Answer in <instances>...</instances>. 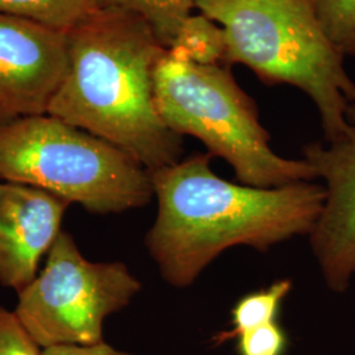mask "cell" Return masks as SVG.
Instances as JSON below:
<instances>
[{"mask_svg": "<svg viewBox=\"0 0 355 355\" xmlns=\"http://www.w3.org/2000/svg\"><path fill=\"white\" fill-rule=\"evenodd\" d=\"M349 128L333 142L304 146V159L325 180L327 198L311 237L322 277L331 291L343 292L355 275V105Z\"/></svg>", "mask_w": 355, "mask_h": 355, "instance_id": "ba28073f", "label": "cell"}, {"mask_svg": "<svg viewBox=\"0 0 355 355\" xmlns=\"http://www.w3.org/2000/svg\"><path fill=\"white\" fill-rule=\"evenodd\" d=\"M154 98L167 127L202 141L242 184L275 189L316 178L305 159H287L271 149L257 104L229 66L192 64L166 49L154 73Z\"/></svg>", "mask_w": 355, "mask_h": 355, "instance_id": "277c9868", "label": "cell"}, {"mask_svg": "<svg viewBox=\"0 0 355 355\" xmlns=\"http://www.w3.org/2000/svg\"><path fill=\"white\" fill-rule=\"evenodd\" d=\"M141 288L125 263L89 261L62 230L37 277L17 293L13 312L42 349L94 345L104 341L105 320L127 308Z\"/></svg>", "mask_w": 355, "mask_h": 355, "instance_id": "8992f818", "label": "cell"}, {"mask_svg": "<svg viewBox=\"0 0 355 355\" xmlns=\"http://www.w3.org/2000/svg\"><path fill=\"white\" fill-rule=\"evenodd\" d=\"M69 64L48 114L128 153L148 171L182 159L183 137L166 125L154 73L166 49L135 13L96 8L67 32Z\"/></svg>", "mask_w": 355, "mask_h": 355, "instance_id": "7a4b0ae2", "label": "cell"}, {"mask_svg": "<svg viewBox=\"0 0 355 355\" xmlns=\"http://www.w3.org/2000/svg\"><path fill=\"white\" fill-rule=\"evenodd\" d=\"M71 204L26 184L0 182V286L23 291L37 277Z\"/></svg>", "mask_w": 355, "mask_h": 355, "instance_id": "9c48e42d", "label": "cell"}, {"mask_svg": "<svg viewBox=\"0 0 355 355\" xmlns=\"http://www.w3.org/2000/svg\"><path fill=\"white\" fill-rule=\"evenodd\" d=\"M44 355H135L119 350L107 343L94 345H60L44 349Z\"/></svg>", "mask_w": 355, "mask_h": 355, "instance_id": "e0dca14e", "label": "cell"}, {"mask_svg": "<svg viewBox=\"0 0 355 355\" xmlns=\"http://www.w3.org/2000/svg\"><path fill=\"white\" fill-rule=\"evenodd\" d=\"M0 355H44L13 311L0 305Z\"/></svg>", "mask_w": 355, "mask_h": 355, "instance_id": "2e32d148", "label": "cell"}, {"mask_svg": "<svg viewBox=\"0 0 355 355\" xmlns=\"http://www.w3.org/2000/svg\"><path fill=\"white\" fill-rule=\"evenodd\" d=\"M288 338L277 321L246 330L237 337L239 355H284Z\"/></svg>", "mask_w": 355, "mask_h": 355, "instance_id": "9a60e30c", "label": "cell"}, {"mask_svg": "<svg viewBox=\"0 0 355 355\" xmlns=\"http://www.w3.org/2000/svg\"><path fill=\"white\" fill-rule=\"evenodd\" d=\"M291 288V280L282 279L272 283L266 290L243 296L232 309V328L216 334L214 341L227 343L237 338L246 330L277 321L282 302L290 293Z\"/></svg>", "mask_w": 355, "mask_h": 355, "instance_id": "7c38bea8", "label": "cell"}, {"mask_svg": "<svg viewBox=\"0 0 355 355\" xmlns=\"http://www.w3.org/2000/svg\"><path fill=\"white\" fill-rule=\"evenodd\" d=\"M101 10L135 13L152 26L165 48H170L179 28L196 8V0H92Z\"/></svg>", "mask_w": 355, "mask_h": 355, "instance_id": "8fae6325", "label": "cell"}, {"mask_svg": "<svg viewBox=\"0 0 355 355\" xmlns=\"http://www.w3.org/2000/svg\"><path fill=\"white\" fill-rule=\"evenodd\" d=\"M212 155L193 154L149 171L158 212L145 246L170 286H191L216 257L245 245L259 252L311 234L325 187L297 182L275 189L232 183L211 168Z\"/></svg>", "mask_w": 355, "mask_h": 355, "instance_id": "6da1fadb", "label": "cell"}, {"mask_svg": "<svg viewBox=\"0 0 355 355\" xmlns=\"http://www.w3.org/2000/svg\"><path fill=\"white\" fill-rule=\"evenodd\" d=\"M67 64L64 31L0 12V125L48 114Z\"/></svg>", "mask_w": 355, "mask_h": 355, "instance_id": "52a82bcc", "label": "cell"}, {"mask_svg": "<svg viewBox=\"0 0 355 355\" xmlns=\"http://www.w3.org/2000/svg\"><path fill=\"white\" fill-rule=\"evenodd\" d=\"M318 20L343 55L355 57V0H313Z\"/></svg>", "mask_w": 355, "mask_h": 355, "instance_id": "5bb4252c", "label": "cell"}, {"mask_svg": "<svg viewBox=\"0 0 355 355\" xmlns=\"http://www.w3.org/2000/svg\"><path fill=\"white\" fill-rule=\"evenodd\" d=\"M0 182L36 187L89 214H123L154 198L150 173L128 153L51 114L0 125Z\"/></svg>", "mask_w": 355, "mask_h": 355, "instance_id": "5b68a950", "label": "cell"}, {"mask_svg": "<svg viewBox=\"0 0 355 355\" xmlns=\"http://www.w3.org/2000/svg\"><path fill=\"white\" fill-rule=\"evenodd\" d=\"M195 6L224 29L223 64H243L266 85L302 89L318 107L325 142L343 137L355 83L313 0H196Z\"/></svg>", "mask_w": 355, "mask_h": 355, "instance_id": "3957f363", "label": "cell"}, {"mask_svg": "<svg viewBox=\"0 0 355 355\" xmlns=\"http://www.w3.org/2000/svg\"><path fill=\"white\" fill-rule=\"evenodd\" d=\"M92 0H0V12L67 32L95 11Z\"/></svg>", "mask_w": 355, "mask_h": 355, "instance_id": "4fadbf2b", "label": "cell"}, {"mask_svg": "<svg viewBox=\"0 0 355 355\" xmlns=\"http://www.w3.org/2000/svg\"><path fill=\"white\" fill-rule=\"evenodd\" d=\"M167 49L192 64H223L227 53L225 33L221 26L203 13L190 15Z\"/></svg>", "mask_w": 355, "mask_h": 355, "instance_id": "30bf717a", "label": "cell"}]
</instances>
